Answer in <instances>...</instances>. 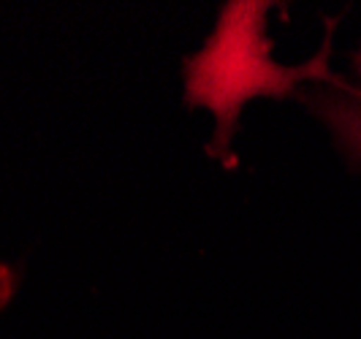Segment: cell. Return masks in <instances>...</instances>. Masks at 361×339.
<instances>
[{"label": "cell", "instance_id": "1", "mask_svg": "<svg viewBox=\"0 0 361 339\" xmlns=\"http://www.w3.org/2000/svg\"><path fill=\"white\" fill-rule=\"evenodd\" d=\"M267 6L231 3L217 25L215 36L196 57L188 60V104H204L217 114L220 142H228L236 109L255 90H269V63L264 49L258 52L255 19Z\"/></svg>", "mask_w": 361, "mask_h": 339}, {"label": "cell", "instance_id": "2", "mask_svg": "<svg viewBox=\"0 0 361 339\" xmlns=\"http://www.w3.org/2000/svg\"><path fill=\"white\" fill-rule=\"evenodd\" d=\"M356 71L361 73V52L356 54ZM324 120L331 125L337 142L348 149V155L361 161V98H329L324 106Z\"/></svg>", "mask_w": 361, "mask_h": 339}, {"label": "cell", "instance_id": "3", "mask_svg": "<svg viewBox=\"0 0 361 339\" xmlns=\"http://www.w3.org/2000/svg\"><path fill=\"white\" fill-rule=\"evenodd\" d=\"M19 283V271L17 269H11L8 264H0V309L6 307V304L11 302V296H14V288Z\"/></svg>", "mask_w": 361, "mask_h": 339}]
</instances>
